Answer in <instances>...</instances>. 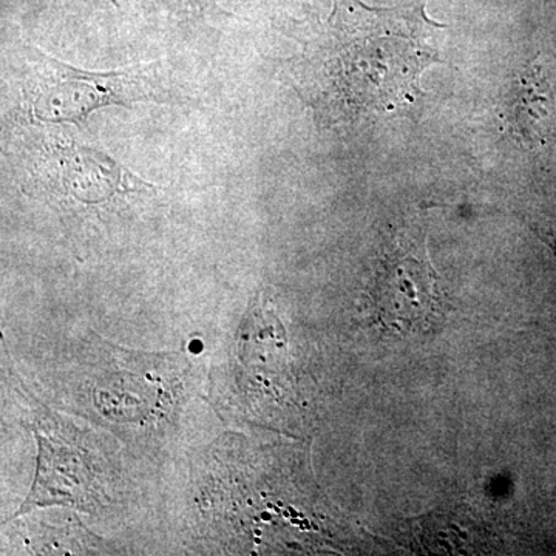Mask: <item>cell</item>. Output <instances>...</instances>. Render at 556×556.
<instances>
[{
	"label": "cell",
	"mask_w": 556,
	"mask_h": 556,
	"mask_svg": "<svg viewBox=\"0 0 556 556\" xmlns=\"http://www.w3.org/2000/svg\"><path fill=\"white\" fill-rule=\"evenodd\" d=\"M369 294L380 325L399 334L430 331L444 314L437 270L416 241L397 244L380 260Z\"/></svg>",
	"instance_id": "cell-3"
},
{
	"label": "cell",
	"mask_w": 556,
	"mask_h": 556,
	"mask_svg": "<svg viewBox=\"0 0 556 556\" xmlns=\"http://www.w3.org/2000/svg\"><path fill=\"white\" fill-rule=\"evenodd\" d=\"M548 243H551V247L555 249L556 252V233H551V236L547 237Z\"/></svg>",
	"instance_id": "cell-7"
},
{
	"label": "cell",
	"mask_w": 556,
	"mask_h": 556,
	"mask_svg": "<svg viewBox=\"0 0 556 556\" xmlns=\"http://www.w3.org/2000/svg\"><path fill=\"white\" fill-rule=\"evenodd\" d=\"M39 444L38 475L30 496L21 514L49 504H68L90 510L93 503V477L79 450L64 444L61 438H51L36 431Z\"/></svg>",
	"instance_id": "cell-5"
},
{
	"label": "cell",
	"mask_w": 556,
	"mask_h": 556,
	"mask_svg": "<svg viewBox=\"0 0 556 556\" xmlns=\"http://www.w3.org/2000/svg\"><path fill=\"white\" fill-rule=\"evenodd\" d=\"M14 78L21 110L31 123L84 124L94 110L174 98L159 62L115 72H87L47 56L35 47L17 51Z\"/></svg>",
	"instance_id": "cell-2"
},
{
	"label": "cell",
	"mask_w": 556,
	"mask_h": 556,
	"mask_svg": "<svg viewBox=\"0 0 556 556\" xmlns=\"http://www.w3.org/2000/svg\"><path fill=\"white\" fill-rule=\"evenodd\" d=\"M46 163L51 164V179H58L67 195L83 201H100L121 192L149 188L142 179L131 175L108 155L83 146L54 144Z\"/></svg>",
	"instance_id": "cell-4"
},
{
	"label": "cell",
	"mask_w": 556,
	"mask_h": 556,
	"mask_svg": "<svg viewBox=\"0 0 556 556\" xmlns=\"http://www.w3.org/2000/svg\"><path fill=\"white\" fill-rule=\"evenodd\" d=\"M169 5L175 9L185 11H197V13H206L207 10H215L214 3L211 0H167Z\"/></svg>",
	"instance_id": "cell-6"
},
{
	"label": "cell",
	"mask_w": 556,
	"mask_h": 556,
	"mask_svg": "<svg viewBox=\"0 0 556 556\" xmlns=\"http://www.w3.org/2000/svg\"><path fill=\"white\" fill-rule=\"evenodd\" d=\"M444 28L424 3L371 9L334 0L328 20L300 36L302 49L287 65L291 86L328 126L407 108L422 94V73L441 61Z\"/></svg>",
	"instance_id": "cell-1"
}]
</instances>
